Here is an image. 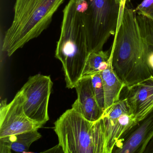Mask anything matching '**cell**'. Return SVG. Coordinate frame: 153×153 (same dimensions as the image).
I'll use <instances>...</instances> for the list:
<instances>
[{
    "label": "cell",
    "instance_id": "obj_9",
    "mask_svg": "<svg viewBox=\"0 0 153 153\" xmlns=\"http://www.w3.org/2000/svg\"><path fill=\"white\" fill-rule=\"evenodd\" d=\"M153 137V111L117 141L112 153H144Z\"/></svg>",
    "mask_w": 153,
    "mask_h": 153
},
{
    "label": "cell",
    "instance_id": "obj_16",
    "mask_svg": "<svg viewBox=\"0 0 153 153\" xmlns=\"http://www.w3.org/2000/svg\"><path fill=\"white\" fill-rule=\"evenodd\" d=\"M134 10L137 15H142L153 20V0H143Z\"/></svg>",
    "mask_w": 153,
    "mask_h": 153
},
{
    "label": "cell",
    "instance_id": "obj_10",
    "mask_svg": "<svg viewBox=\"0 0 153 153\" xmlns=\"http://www.w3.org/2000/svg\"><path fill=\"white\" fill-rule=\"evenodd\" d=\"M125 87L129 113L138 123L153 111V77Z\"/></svg>",
    "mask_w": 153,
    "mask_h": 153
},
{
    "label": "cell",
    "instance_id": "obj_11",
    "mask_svg": "<svg viewBox=\"0 0 153 153\" xmlns=\"http://www.w3.org/2000/svg\"><path fill=\"white\" fill-rule=\"evenodd\" d=\"M77 98L72 109L90 121H96L103 116L104 111L99 106L93 91L91 76L82 77L75 86Z\"/></svg>",
    "mask_w": 153,
    "mask_h": 153
},
{
    "label": "cell",
    "instance_id": "obj_4",
    "mask_svg": "<svg viewBox=\"0 0 153 153\" xmlns=\"http://www.w3.org/2000/svg\"><path fill=\"white\" fill-rule=\"evenodd\" d=\"M59 144L65 153H106L103 117L90 121L71 108L54 123Z\"/></svg>",
    "mask_w": 153,
    "mask_h": 153
},
{
    "label": "cell",
    "instance_id": "obj_13",
    "mask_svg": "<svg viewBox=\"0 0 153 153\" xmlns=\"http://www.w3.org/2000/svg\"><path fill=\"white\" fill-rule=\"evenodd\" d=\"M100 74L104 90L105 111L120 99L121 93L126 86L114 71L111 57L108 67Z\"/></svg>",
    "mask_w": 153,
    "mask_h": 153
},
{
    "label": "cell",
    "instance_id": "obj_12",
    "mask_svg": "<svg viewBox=\"0 0 153 153\" xmlns=\"http://www.w3.org/2000/svg\"><path fill=\"white\" fill-rule=\"evenodd\" d=\"M42 137L38 130L0 138V153L27 152L32 144Z\"/></svg>",
    "mask_w": 153,
    "mask_h": 153
},
{
    "label": "cell",
    "instance_id": "obj_8",
    "mask_svg": "<svg viewBox=\"0 0 153 153\" xmlns=\"http://www.w3.org/2000/svg\"><path fill=\"white\" fill-rule=\"evenodd\" d=\"M106 153H112L117 141L137 123L129 113L125 99H120L104 112Z\"/></svg>",
    "mask_w": 153,
    "mask_h": 153
},
{
    "label": "cell",
    "instance_id": "obj_17",
    "mask_svg": "<svg viewBox=\"0 0 153 153\" xmlns=\"http://www.w3.org/2000/svg\"><path fill=\"white\" fill-rule=\"evenodd\" d=\"M144 153H153V137L147 146Z\"/></svg>",
    "mask_w": 153,
    "mask_h": 153
},
{
    "label": "cell",
    "instance_id": "obj_3",
    "mask_svg": "<svg viewBox=\"0 0 153 153\" xmlns=\"http://www.w3.org/2000/svg\"><path fill=\"white\" fill-rule=\"evenodd\" d=\"M89 53L84 24L77 11L75 0H70L63 10L60 35L55 54L62 64L68 88H75L82 77Z\"/></svg>",
    "mask_w": 153,
    "mask_h": 153
},
{
    "label": "cell",
    "instance_id": "obj_19",
    "mask_svg": "<svg viewBox=\"0 0 153 153\" xmlns=\"http://www.w3.org/2000/svg\"><path fill=\"white\" fill-rule=\"evenodd\" d=\"M117 1L120 4H126V2H130L131 0H117Z\"/></svg>",
    "mask_w": 153,
    "mask_h": 153
},
{
    "label": "cell",
    "instance_id": "obj_14",
    "mask_svg": "<svg viewBox=\"0 0 153 153\" xmlns=\"http://www.w3.org/2000/svg\"><path fill=\"white\" fill-rule=\"evenodd\" d=\"M109 51H98L89 53L82 77L100 73L108 67L111 60Z\"/></svg>",
    "mask_w": 153,
    "mask_h": 153
},
{
    "label": "cell",
    "instance_id": "obj_15",
    "mask_svg": "<svg viewBox=\"0 0 153 153\" xmlns=\"http://www.w3.org/2000/svg\"><path fill=\"white\" fill-rule=\"evenodd\" d=\"M90 76L93 91L96 99L99 106L105 112V100L104 90L101 74L100 73H96Z\"/></svg>",
    "mask_w": 153,
    "mask_h": 153
},
{
    "label": "cell",
    "instance_id": "obj_18",
    "mask_svg": "<svg viewBox=\"0 0 153 153\" xmlns=\"http://www.w3.org/2000/svg\"><path fill=\"white\" fill-rule=\"evenodd\" d=\"M56 151H57V152H61V151L63 152L62 148L59 145V144H58V145H57V146H55L54 147L51 149H49V150H47V151H44V152H54V153H55V152H56ZM63 153H64V152H63Z\"/></svg>",
    "mask_w": 153,
    "mask_h": 153
},
{
    "label": "cell",
    "instance_id": "obj_6",
    "mask_svg": "<svg viewBox=\"0 0 153 153\" xmlns=\"http://www.w3.org/2000/svg\"><path fill=\"white\" fill-rule=\"evenodd\" d=\"M53 84L50 76L36 74L30 76L20 90L27 116L42 126L49 120L48 105Z\"/></svg>",
    "mask_w": 153,
    "mask_h": 153
},
{
    "label": "cell",
    "instance_id": "obj_5",
    "mask_svg": "<svg viewBox=\"0 0 153 153\" xmlns=\"http://www.w3.org/2000/svg\"><path fill=\"white\" fill-rule=\"evenodd\" d=\"M117 0H82L80 13L87 37L89 53L102 51L117 31L123 8Z\"/></svg>",
    "mask_w": 153,
    "mask_h": 153
},
{
    "label": "cell",
    "instance_id": "obj_7",
    "mask_svg": "<svg viewBox=\"0 0 153 153\" xmlns=\"http://www.w3.org/2000/svg\"><path fill=\"white\" fill-rule=\"evenodd\" d=\"M24 97L19 90L7 103V99L0 105V138L31 131L38 130L42 125L30 120L23 107Z\"/></svg>",
    "mask_w": 153,
    "mask_h": 153
},
{
    "label": "cell",
    "instance_id": "obj_2",
    "mask_svg": "<svg viewBox=\"0 0 153 153\" xmlns=\"http://www.w3.org/2000/svg\"><path fill=\"white\" fill-rule=\"evenodd\" d=\"M65 0H16L13 21L5 33L1 50L9 57L38 37L50 25Z\"/></svg>",
    "mask_w": 153,
    "mask_h": 153
},
{
    "label": "cell",
    "instance_id": "obj_1",
    "mask_svg": "<svg viewBox=\"0 0 153 153\" xmlns=\"http://www.w3.org/2000/svg\"><path fill=\"white\" fill-rule=\"evenodd\" d=\"M134 9L124 6L111 52L113 70L125 86L152 76L147 65Z\"/></svg>",
    "mask_w": 153,
    "mask_h": 153
}]
</instances>
